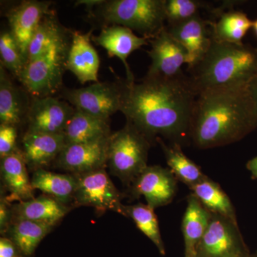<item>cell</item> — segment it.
Instances as JSON below:
<instances>
[{
	"instance_id": "obj_23",
	"label": "cell",
	"mask_w": 257,
	"mask_h": 257,
	"mask_svg": "<svg viewBox=\"0 0 257 257\" xmlns=\"http://www.w3.org/2000/svg\"><path fill=\"white\" fill-rule=\"evenodd\" d=\"M211 213L194 194L187 199V207L182 229L185 244V257L197 256V246L210 222Z\"/></svg>"
},
{
	"instance_id": "obj_32",
	"label": "cell",
	"mask_w": 257,
	"mask_h": 257,
	"mask_svg": "<svg viewBox=\"0 0 257 257\" xmlns=\"http://www.w3.org/2000/svg\"><path fill=\"white\" fill-rule=\"evenodd\" d=\"M0 57V64L11 74L12 77L19 79L26 65L27 60L10 30L1 32Z\"/></svg>"
},
{
	"instance_id": "obj_9",
	"label": "cell",
	"mask_w": 257,
	"mask_h": 257,
	"mask_svg": "<svg viewBox=\"0 0 257 257\" xmlns=\"http://www.w3.org/2000/svg\"><path fill=\"white\" fill-rule=\"evenodd\" d=\"M197 257H228L245 254V246L238 224L212 214L210 222L197 246Z\"/></svg>"
},
{
	"instance_id": "obj_35",
	"label": "cell",
	"mask_w": 257,
	"mask_h": 257,
	"mask_svg": "<svg viewBox=\"0 0 257 257\" xmlns=\"http://www.w3.org/2000/svg\"><path fill=\"white\" fill-rule=\"evenodd\" d=\"M17 249L18 248L9 238L0 239V257H17Z\"/></svg>"
},
{
	"instance_id": "obj_8",
	"label": "cell",
	"mask_w": 257,
	"mask_h": 257,
	"mask_svg": "<svg viewBox=\"0 0 257 257\" xmlns=\"http://www.w3.org/2000/svg\"><path fill=\"white\" fill-rule=\"evenodd\" d=\"M76 176L77 185L74 197L76 205L92 207L99 211H113L123 215L121 194L105 169Z\"/></svg>"
},
{
	"instance_id": "obj_16",
	"label": "cell",
	"mask_w": 257,
	"mask_h": 257,
	"mask_svg": "<svg viewBox=\"0 0 257 257\" xmlns=\"http://www.w3.org/2000/svg\"><path fill=\"white\" fill-rule=\"evenodd\" d=\"M92 31L71 32L67 71L72 72L81 84L99 82L100 59L92 44Z\"/></svg>"
},
{
	"instance_id": "obj_3",
	"label": "cell",
	"mask_w": 257,
	"mask_h": 257,
	"mask_svg": "<svg viewBox=\"0 0 257 257\" xmlns=\"http://www.w3.org/2000/svg\"><path fill=\"white\" fill-rule=\"evenodd\" d=\"M188 71L198 95L213 89L248 86L257 74V48L213 39L202 60Z\"/></svg>"
},
{
	"instance_id": "obj_1",
	"label": "cell",
	"mask_w": 257,
	"mask_h": 257,
	"mask_svg": "<svg viewBox=\"0 0 257 257\" xmlns=\"http://www.w3.org/2000/svg\"><path fill=\"white\" fill-rule=\"evenodd\" d=\"M198 94L188 76H145L126 86L121 112L152 142L165 138L181 147L191 143L193 112Z\"/></svg>"
},
{
	"instance_id": "obj_30",
	"label": "cell",
	"mask_w": 257,
	"mask_h": 257,
	"mask_svg": "<svg viewBox=\"0 0 257 257\" xmlns=\"http://www.w3.org/2000/svg\"><path fill=\"white\" fill-rule=\"evenodd\" d=\"M123 215L131 218L138 229L155 243L160 252L162 255L165 254L158 219L153 208L142 203L135 205H124Z\"/></svg>"
},
{
	"instance_id": "obj_14",
	"label": "cell",
	"mask_w": 257,
	"mask_h": 257,
	"mask_svg": "<svg viewBox=\"0 0 257 257\" xmlns=\"http://www.w3.org/2000/svg\"><path fill=\"white\" fill-rule=\"evenodd\" d=\"M51 5V2L27 0L15 5L6 13L9 30L26 60L32 37L42 19L52 10Z\"/></svg>"
},
{
	"instance_id": "obj_6",
	"label": "cell",
	"mask_w": 257,
	"mask_h": 257,
	"mask_svg": "<svg viewBox=\"0 0 257 257\" xmlns=\"http://www.w3.org/2000/svg\"><path fill=\"white\" fill-rule=\"evenodd\" d=\"M71 32L40 57L27 62L18 80L32 97L52 96L62 88Z\"/></svg>"
},
{
	"instance_id": "obj_31",
	"label": "cell",
	"mask_w": 257,
	"mask_h": 257,
	"mask_svg": "<svg viewBox=\"0 0 257 257\" xmlns=\"http://www.w3.org/2000/svg\"><path fill=\"white\" fill-rule=\"evenodd\" d=\"M210 3L200 0H165V11L167 27L175 26L201 16V12L207 10L211 13Z\"/></svg>"
},
{
	"instance_id": "obj_19",
	"label": "cell",
	"mask_w": 257,
	"mask_h": 257,
	"mask_svg": "<svg viewBox=\"0 0 257 257\" xmlns=\"http://www.w3.org/2000/svg\"><path fill=\"white\" fill-rule=\"evenodd\" d=\"M65 146L63 135L26 132L21 151L28 168L35 172L55 162Z\"/></svg>"
},
{
	"instance_id": "obj_17",
	"label": "cell",
	"mask_w": 257,
	"mask_h": 257,
	"mask_svg": "<svg viewBox=\"0 0 257 257\" xmlns=\"http://www.w3.org/2000/svg\"><path fill=\"white\" fill-rule=\"evenodd\" d=\"M92 41L103 47L110 57H117L126 69V80L135 82V77L127 62V58L135 51L149 45V40L138 36L133 30L119 25L106 26L100 33L92 37Z\"/></svg>"
},
{
	"instance_id": "obj_11",
	"label": "cell",
	"mask_w": 257,
	"mask_h": 257,
	"mask_svg": "<svg viewBox=\"0 0 257 257\" xmlns=\"http://www.w3.org/2000/svg\"><path fill=\"white\" fill-rule=\"evenodd\" d=\"M177 177L170 169L147 166L130 185L134 197L143 196L154 209L170 204L177 193Z\"/></svg>"
},
{
	"instance_id": "obj_4",
	"label": "cell",
	"mask_w": 257,
	"mask_h": 257,
	"mask_svg": "<svg viewBox=\"0 0 257 257\" xmlns=\"http://www.w3.org/2000/svg\"><path fill=\"white\" fill-rule=\"evenodd\" d=\"M165 0H109L96 7V16L106 25H119L150 40L166 28Z\"/></svg>"
},
{
	"instance_id": "obj_34",
	"label": "cell",
	"mask_w": 257,
	"mask_h": 257,
	"mask_svg": "<svg viewBox=\"0 0 257 257\" xmlns=\"http://www.w3.org/2000/svg\"><path fill=\"white\" fill-rule=\"evenodd\" d=\"M13 220V209L10 207V202L5 197H1L0 200V231L5 234Z\"/></svg>"
},
{
	"instance_id": "obj_15",
	"label": "cell",
	"mask_w": 257,
	"mask_h": 257,
	"mask_svg": "<svg viewBox=\"0 0 257 257\" xmlns=\"http://www.w3.org/2000/svg\"><path fill=\"white\" fill-rule=\"evenodd\" d=\"M166 28L187 51L188 69L193 68L202 60L212 42V21L204 20L202 16Z\"/></svg>"
},
{
	"instance_id": "obj_36",
	"label": "cell",
	"mask_w": 257,
	"mask_h": 257,
	"mask_svg": "<svg viewBox=\"0 0 257 257\" xmlns=\"http://www.w3.org/2000/svg\"><path fill=\"white\" fill-rule=\"evenodd\" d=\"M248 89H249L250 94L252 98L257 114V74L248 84Z\"/></svg>"
},
{
	"instance_id": "obj_5",
	"label": "cell",
	"mask_w": 257,
	"mask_h": 257,
	"mask_svg": "<svg viewBox=\"0 0 257 257\" xmlns=\"http://www.w3.org/2000/svg\"><path fill=\"white\" fill-rule=\"evenodd\" d=\"M152 143L138 128L126 121L124 127L109 138L107 166L111 173L130 187L147 167Z\"/></svg>"
},
{
	"instance_id": "obj_2",
	"label": "cell",
	"mask_w": 257,
	"mask_h": 257,
	"mask_svg": "<svg viewBox=\"0 0 257 257\" xmlns=\"http://www.w3.org/2000/svg\"><path fill=\"white\" fill-rule=\"evenodd\" d=\"M257 128V114L248 86L206 91L197 96L191 143L202 150L239 142Z\"/></svg>"
},
{
	"instance_id": "obj_13",
	"label": "cell",
	"mask_w": 257,
	"mask_h": 257,
	"mask_svg": "<svg viewBox=\"0 0 257 257\" xmlns=\"http://www.w3.org/2000/svg\"><path fill=\"white\" fill-rule=\"evenodd\" d=\"M149 43L151 49L147 53L152 63L147 75L172 78L183 74L181 68L184 64L188 63V54L167 28L149 40Z\"/></svg>"
},
{
	"instance_id": "obj_33",
	"label": "cell",
	"mask_w": 257,
	"mask_h": 257,
	"mask_svg": "<svg viewBox=\"0 0 257 257\" xmlns=\"http://www.w3.org/2000/svg\"><path fill=\"white\" fill-rule=\"evenodd\" d=\"M18 128L13 125L0 124V158L18 151Z\"/></svg>"
},
{
	"instance_id": "obj_29",
	"label": "cell",
	"mask_w": 257,
	"mask_h": 257,
	"mask_svg": "<svg viewBox=\"0 0 257 257\" xmlns=\"http://www.w3.org/2000/svg\"><path fill=\"white\" fill-rule=\"evenodd\" d=\"M190 189L208 211L238 224L234 206L219 184L208 177Z\"/></svg>"
},
{
	"instance_id": "obj_12",
	"label": "cell",
	"mask_w": 257,
	"mask_h": 257,
	"mask_svg": "<svg viewBox=\"0 0 257 257\" xmlns=\"http://www.w3.org/2000/svg\"><path fill=\"white\" fill-rule=\"evenodd\" d=\"M110 136L90 143L66 145L54 163L74 175L105 169Z\"/></svg>"
},
{
	"instance_id": "obj_25",
	"label": "cell",
	"mask_w": 257,
	"mask_h": 257,
	"mask_svg": "<svg viewBox=\"0 0 257 257\" xmlns=\"http://www.w3.org/2000/svg\"><path fill=\"white\" fill-rule=\"evenodd\" d=\"M156 142L163 151L170 170L178 180L188 186L189 188L208 178L203 174L200 167L184 155L180 145L171 143L167 145L163 139L160 138H157Z\"/></svg>"
},
{
	"instance_id": "obj_24",
	"label": "cell",
	"mask_w": 257,
	"mask_h": 257,
	"mask_svg": "<svg viewBox=\"0 0 257 257\" xmlns=\"http://www.w3.org/2000/svg\"><path fill=\"white\" fill-rule=\"evenodd\" d=\"M31 181L34 189H39L62 204L67 205L74 201L77 185L76 175L55 173L41 169L33 172Z\"/></svg>"
},
{
	"instance_id": "obj_38",
	"label": "cell",
	"mask_w": 257,
	"mask_h": 257,
	"mask_svg": "<svg viewBox=\"0 0 257 257\" xmlns=\"http://www.w3.org/2000/svg\"><path fill=\"white\" fill-rule=\"evenodd\" d=\"M252 29L253 30V32H254L255 35L257 37V19L255 20L254 21H253V26Z\"/></svg>"
},
{
	"instance_id": "obj_20",
	"label": "cell",
	"mask_w": 257,
	"mask_h": 257,
	"mask_svg": "<svg viewBox=\"0 0 257 257\" xmlns=\"http://www.w3.org/2000/svg\"><path fill=\"white\" fill-rule=\"evenodd\" d=\"M0 170L2 182L9 193L5 197L8 202H25L35 198V189L21 150L1 159Z\"/></svg>"
},
{
	"instance_id": "obj_40",
	"label": "cell",
	"mask_w": 257,
	"mask_h": 257,
	"mask_svg": "<svg viewBox=\"0 0 257 257\" xmlns=\"http://www.w3.org/2000/svg\"><path fill=\"white\" fill-rule=\"evenodd\" d=\"M248 257H257V253H256V254L253 255V256Z\"/></svg>"
},
{
	"instance_id": "obj_41",
	"label": "cell",
	"mask_w": 257,
	"mask_h": 257,
	"mask_svg": "<svg viewBox=\"0 0 257 257\" xmlns=\"http://www.w3.org/2000/svg\"><path fill=\"white\" fill-rule=\"evenodd\" d=\"M191 257H197V256H191Z\"/></svg>"
},
{
	"instance_id": "obj_39",
	"label": "cell",
	"mask_w": 257,
	"mask_h": 257,
	"mask_svg": "<svg viewBox=\"0 0 257 257\" xmlns=\"http://www.w3.org/2000/svg\"><path fill=\"white\" fill-rule=\"evenodd\" d=\"M228 257H244V256H239V255H233V256H228Z\"/></svg>"
},
{
	"instance_id": "obj_26",
	"label": "cell",
	"mask_w": 257,
	"mask_h": 257,
	"mask_svg": "<svg viewBox=\"0 0 257 257\" xmlns=\"http://www.w3.org/2000/svg\"><path fill=\"white\" fill-rule=\"evenodd\" d=\"M211 21L213 39L234 45H242L243 37L253 26V21L247 15L233 10L222 12Z\"/></svg>"
},
{
	"instance_id": "obj_37",
	"label": "cell",
	"mask_w": 257,
	"mask_h": 257,
	"mask_svg": "<svg viewBox=\"0 0 257 257\" xmlns=\"http://www.w3.org/2000/svg\"><path fill=\"white\" fill-rule=\"evenodd\" d=\"M246 168L251 173V179H257V156L248 161Z\"/></svg>"
},
{
	"instance_id": "obj_10",
	"label": "cell",
	"mask_w": 257,
	"mask_h": 257,
	"mask_svg": "<svg viewBox=\"0 0 257 257\" xmlns=\"http://www.w3.org/2000/svg\"><path fill=\"white\" fill-rule=\"evenodd\" d=\"M75 109L55 96L32 97L25 123L29 133L63 135Z\"/></svg>"
},
{
	"instance_id": "obj_21",
	"label": "cell",
	"mask_w": 257,
	"mask_h": 257,
	"mask_svg": "<svg viewBox=\"0 0 257 257\" xmlns=\"http://www.w3.org/2000/svg\"><path fill=\"white\" fill-rule=\"evenodd\" d=\"M13 209V221L25 219L56 225L67 215L69 208L49 196H40L15 204Z\"/></svg>"
},
{
	"instance_id": "obj_27",
	"label": "cell",
	"mask_w": 257,
	"mask_h": 257,
	"mask_svg": "<svg viewBox=\"0 0 257 257\" xmlns=\"http://www.w3.org/2000/svg\"><path fill=\"white\" fill-rule=\"evenodd\" d=\"M55 225L25 219L13 220L5 234L25 256H31L39 243L55 227Z\"/></svg>"
},
{
	"instance_id": "obj_28",
	"label": "cell",
	"mask_w": 257,
	"mask_h": 257,
	"mask_svg": "<svg viewBox=\"0 0 257 257\" xmlns=\"http://www.w3.org/2000/svg\"><path fill=\"white\" fill-rule=\"evenodd\" d=\"M69 32L59 21L55 11L51 10L42 19L32 37L27 53V62L45 53L56 42L69 35Z\"/></svg>"
},
{
	"instance_id": "obj_7",
	"label": "cell",
	"mask_w": 257,
	"mask_h": 257,
	"mask_svg": "<svg viewBox=\"0 0 257 257\" xmlns=\"http://www.w3.org/2000/svg\"><path fill=\"white\" fill-rule=\"evenodd\" d=\"M126 80L100 82L79 89H64L62 96L74 109L103 119L121 111Z\"/></svg>"
},
{
	"instance_id": "obj_18",
	"label": "cell",
	"mask_w": 257,
	"mask_h": 257,
	"mask_svg": "<svg viewBox=\"0 0 257 257\" xmlns=\"http://www.w3.org/2000/svg\"><path fill=\"white\" fill-rule=\"evenodd\" d=\"M10 75L0 64V124L18 128L26 121L32 96L15 84Z\"/></svg>"
},
{
	"instance_id": "obj_22",
	"label": "cell",
	"mask_w": 257,
	"mask_h": 257,
	"mask_svg": "<svg viewBox=\"0 0 257 257\" xmlns=\"http://www.w3.org/2000/svg\"><path fill=\"white\" fill-rule=\"evenodd\" d=\"M111 135L109 120L100 119L75 109L64 130L66 145L90 143Z\"/></svg>"
}]
</instances>
